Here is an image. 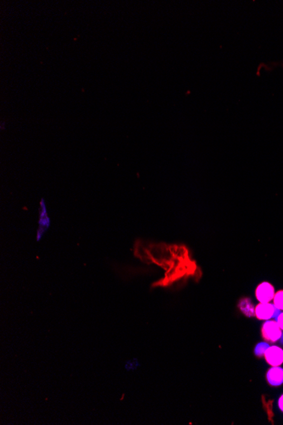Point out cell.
Wrapping results in <instances>:
<instances>
[{
	"label": "cell",
	"mask_w": 283,
	"mask_h": 425,
	"mask_svg": "<svg viewBox=\"0 0 283 425\" xmlns=\"http://www.w3.org/2000/svg\"><path fill=\"white\" fill-rule=\"evenodd\" d=\"M278 405H279V407H280L281 410L283 412V395H282L280 399H279V401H278Z\"/></svg>",
	"instance_id": "obj_10"
},
{
	"label": "cell",
	"mask_w": 283,
	"mask_h": 425,
	"mask_svg": "<svg viewBox=\"0 0 283 425\" xmlns=\"http://www.w3.org/2000/svg\"><path fill=\"white\" fill-rule=\"evenodd\" d=\"M261 334L262 337L266 342L275 343L277 340H280L283 333L277 322L273 320H267V322H265L262 326Z\"/></svg>",
	"instance_id": "obj_1"
},
{
	"label": "cell",
	"mask_w": 283,
	"mask_h": 425,
	"mask_svg": "<svg viewBox=\"0 0 283 425\" xmlns=\"http://www.w3.org/2000/svg\"><path fill=\"white\" fill-rule=\"evenodd\" d=\"M267 381L271 386H279L283 384V368L279 366L269 369L266 374Z\"/></svg>",
	"instance_id": "obj_5"
},
{
	"label": "cell",
	"mask_w": 283,
	"mask_h": 425,
	"mask_svg": "<svg viewBox=\"0 0 283 425\" xmlns=\"http://www.w3.org/2000/svg\"><path fill=\"white\" fill-rule=\"evenodd\" d=\"M49 226V216L47 215L45 206L43 205V202H42V204H41V211H40L39 228H38V231H37V240H41V238L43 236V234L45 233V231L48 229Z\"/></svg>",
	"instance_id": "obj_6"
},
{
	"label": "cell",
	"mask_w": 283,
	"mask_h": 425,
	"mask_svg": "<svg viewBox=\"0 0 283 425\" xmlns=\"http://www.w3.org/2000/svg\"><path fill=\"white\" fill-rule=\"evenodd\" d=\"M266 361L272 367L280 366L283 363V350L278 346L269 347L265 353Z\"/></svg>",
	"instance_id": "obj_3"
},
{
	"label": "cell",
	"mask_w": 283,
	"mask_h": 425,
	"mask_svg": "<svg viewBox=\"0 0 283 425\" xmlns=\"http://www.w3.org/2000/svg\"><path fill=\"white\" fill-rule=\"evenodd\" d=\"M277 322L280 328L283 330V313H281L280 315L277 317Z\"/></svg>",
	"instance_id": "obj_9"
},
{
	"label": "cell",
	"mask_w": 283,
	"mask_h": 425,
	"mask_svg": "<svg viewBox=\"0 0 283 425\" xmlns=\"http://www.w3.org/2000/svg\"><path fill=\"white\" fill-rule=\"evenodd\" d=\"M269 347L270 346H269L267 343H259L258 346H256L254 353H255L256 355H258V356H262V355H265V352H266V350L268 349Z\"/></svg>",
	"instance_id": "obj_8"
},
{
	"label": "cell",
	"mask_w": 283,
	"mask_h": 425,
	"mask_svg": "<svg viewBox=\"0 0 283 425\" xmlns=\"http://www.w3.org/2000/svg\"><path fill=\"white\" fill-rule=\"evenodd\" d=\"M273 300H274L275 307L280 310H283V290L277 292V294H275Z\"/></svg>",
	"instance_id": "obj_7"
},
{
	"label": "cell",
	"mask_w": 283,
	"mask_h": 425,
	"mask_svg": "<svg viewBox=\"0 0 283 425\" xmlns=\"http://www.w3.org/2000/svg\"><path fill=\"white\" fill-rule=\"evenodd\" d=\"M257 300L259 302H270L274 299L275 288L272 284L268 282H263L259 284L255 290Z\"/></svg>",
	"instance_id": "obj_2"
},
{
	"label": "cell",
	"mask_w": 283,
	"mask_h": 425,
	"mask_svg": "<svg viewBox=\"0 0 283 425\" xmlns=\"http://www.w3.org/2000/svg\"><path fill=\"white\" fill-rule=\"evenodd\" d=\"M276 308L275 305L270 302H260L254 308L256 318L259 320H270L274 316Z\"/></svg>",
	"instance_id": "obj_4"
},
{
	"label": "cell",
	"mask_w": 283,
	"mask_h": 425,
	"mask_svg": "<svg viewBox=\"0 0 283 425\" xmlns=\"http://www.w3.org/2000/svg\"><path fill=\"white\" fill-rule=\"evenodd\" d=\"M281 338H282V343L283 344V334H282V337Z\"/></svg>",
	"instance_id": "obj_11"
}]
</instances>
